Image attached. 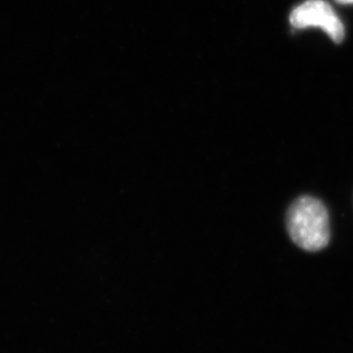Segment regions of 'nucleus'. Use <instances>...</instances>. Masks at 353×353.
I'll list each match as a JSON object with an SVG mask.
<instances>
[{
  "instance_id": "obj_1",
  "label": "nucleus",
  "mask_w": 353,
  "mask_h": 353,
  "mask_svg": "<svg viewBox=\"0 0 353 353\" xmlns=\"http://www.w3.org/2000/svg\"><path fill=\"white\" fill-rule=\"evenodd\" d=\"M287 228L299 247L306 252H319L330 240L328 210L316 197H299L289 208Z\"/></svg>"
},
{
  "instance_id": "obj_2",
  "label": "nucleus",
  "mask_w": 353,
  "mask_h": 353,
  "mask_svg": "<svg viewBox=\"0 0 353 353\" xmlns=\"http://www.w3.org/2000/svg\"><path fill=\"white\" fill-rule=\"evenodd\" d=\"M290 23L296 29L320 28L336 44H341L345 36L342 21L325 0H307L296 7L290 14Z\"/></svg>"
},
{
  "instance_id": "obj_3",
  "label": "nucleus",
  "mask_w": 353,
  "mask_h": 353,
  "mask_svg": "<svg viewBox=\"0 0 353 353\" xmlns=\"http://www.w3.org/2000/svg\"><path fill=\"white\" fill-rule=\"evenodd\" d=\"M337 3H344V5H353V0H336Z\"/></svg>"
}]
</instances>
